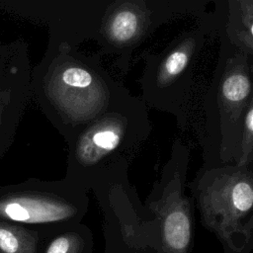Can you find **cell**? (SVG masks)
Wrapping results in <instances>:
<instances>
[{
	"mask_svg": "<svg viewBox=\"0 0 253 253\" xmlns=\"http://www.w3.org/2000/svg\"><path fill=\"white\" fill-rule=\"evenodd\" d=\"M130 92L99 53L48 40L32 69L31 98L68 143L85 126Z\"/></svg>",
	"mask_w": 253,
	"mask_h": 253,
	"instance_id": "cell-1",
	"label": "cell"
},
{
	"mask_svg": "<svg viewBox=\"0 0 253 253\" xmlns=\"http://www.w3.org/2000/svg\"><path fill=\"white\" fill-rule=\"evenodd\" d=\"M151 128L145 103L129 93L67 143L63 179L89 192L107 173L129 165L148 139Z\"/></svg>",
	"mask_w": 253,
	"mask_h": 253,
	"instance_id": "cell-2",
	"label": "cell"
},
{
	"mask_svg": "<svg viewBox=\"0 0 253 253\" xmlns=\"http://www.w3.org/2000/svg\"><path fill=\"white\" fill-rule=\"evenodd\" d=\"M216 65L199 106L198 134L203 168L233 164L242 118L253 104V56L222 37Z\"/></svg>",
	"mask_w": 253,
	"mask_h": 253,
	"instance_id": "cell-3",
	"label": "cell"
},
{
	"mask_svg": "<svg viewBox=\"0 0 253 253\" xmlns=\"http://www.w3.org/2000/svg\"><path fill=\"white\" fill-rule=\"evenodd\" d=\"M217 24L210 12L180 33L162 50L143 55L144 67L137 80L145 105L175 117L185 130L196 109V76L209 41L217 39Z\"/></svg>",
	"mask_w": 253,
	"mask_h": 253,
	"instance_id": "cell-4",
	"label": "cell"
},
{
	"mask_svg": "<svg viewBox=\"0 0 253 253\" xmlns=\"http://www.w3.org/2000/svg\"><path fill=\"white\" fill-rule=\"evenodd\" d=\"M186 187L199 211L203 227L216 237L223 253H251L252 166L201 167Z\"/></svg>",
	"mask_w": 253,
	"mask_h": 253,
	"instance_id": "cell-5",
	"label": "cell"
},
{
	"mask_svg": "<svg viewBox=\"0 0 253 253\" xmlns=\"http://www.w3.org/2000/svg\"><path fill=\"white\" fill-rule=\"evenodd\" d=\"M207 0H107L94 38L100 52L126 74L133 51L159 27L185 16L201 17Z\"/></svg>",
	"mask_w": 253,
	"mask_h": 253,
	"instance_id": "cell-6",
	"label": "cell"
},
{
	"mask_svg": "<svg viewBox=\"0 0 253 253\" xmlns=\"http://www.w3.org/2000/svg\"><path fill=\"white\" fill-rule=\"evenodd\" d=\"M128 166L107 173L90 190L103 213L104 253H161L159 222L130 184Z\"/></svg>",
	"mask_w": 253,
	"mask_h": 253,
	"instance_id": "cell-7",
	"label": "cell"
},
{
	"mask_svg": "<svg viewBox=\"0 0 253 253\" xmlns=\"http://www.w3.org/2000/svg\"><path fill=\"white\" fill-rule=\"evenodd\" d=\"M88 207V192L65 179L0 187V220L42 231L82 222Z\"/></svg>",
	"mask_w": 253,
	"mask_h": 253,
	"instance_id": "cell-8",
	"label": "cell"
},
{
	"mask_svg": "<svg viewBox=\"0 0 253 253\" xmlns=\"http://www.w3.org/2000/svg\"><path fill=\"white\" fill-rule=\"evenodd\" d=\"M190 149L176 138L143 205L160 226L161 253H192L195 235V204L186 194Z\"/></svg>",
	"mask_w": 253,
	"mask_h": 253,
	"instance_id": "cell-9",
	"label": "cell"
},
{
	"mask_svg": "<svg viewBox=\"0 0 253 253\" xmlns=\"http://www.w3.org/2000/svg\"><path fill=\"white\" fill-rule=\"evenodd\" d=\"M107 0H0L3 10L48 29V40L79 46L94 40Z\"/></svg>",
	"mask_w": 253,
	"mask_h": 253,
	"instance_id": "cell-10",
	"label": "cell"
},
{
	"mask_svg": "<svg viewBox=\"0 0 253 253\" xmlns=\"http://www.w3.org/2000/svg\"><path fill=\"white\" fill-rule=\"evenodd\" d=\"M31 79L27 42L0 43V158L12 145L31 99Z\"/></svg>",
	"mask_w": 253,
	"mask_h": 253,
	"instance_id": "cell-11",
	"label": "cell"
},
{
	"mask_svg": "<svg viewBox=\"0 0 253 253\" xmlns=\"http://www.w3.org/2000/svg\"><path fill=\"white\" fill-rule=\"evenodd\" d=\"M213 3L217 37L253 56V0H217Z\"/></svg>",
	"mask_w": 253,
	"mask_h": 253,
	"instance_id": "cell-12",
	"label": "cell"
},
{
	"mask_svg": "<svg viewBox=\"0 0 253 253\" xmlns=\"http://www.w3.org/2000/svg\"><path fill=\"white\" fill-rule=\"evenodd\" d=\"M40 253H94V237L84 223L43 231Z\"/></svg>",
	"mask_w": 253,
	"mask_h": 253,
	"instance_id": "cell-13",
	"label": "cell"
},
{
	"mask_svg": "<svg viewBox=\"0 0 253 253\" xmlns=\"http://www.w3.org/2000/svg\"><path fill=\"white\" fill-rule=\"evenodd\" d=\"M42 234V230L0 220V253H40Z\"/></svg>",
	"mask_w": 253,
	"mask_h": 253,
	"instance_id": "cell-14",
	"label": "cell"
},
{
	"mask_svg": "<svg viewBox=\"0 0 253 253\" xmlns=\"http://www.w3.org/2000/svg\"><path fill=\"white\" fill-rule=\"evenodd\" d=\"M253 162V104H251L241 122L237 139L236 155L233 164L251 167Z\"/></svg>",
	"mask_w": 253,
	"mask_h": 253,
	"instance_id": "cell-15",
	"label": "cell"
}]
</instances>
